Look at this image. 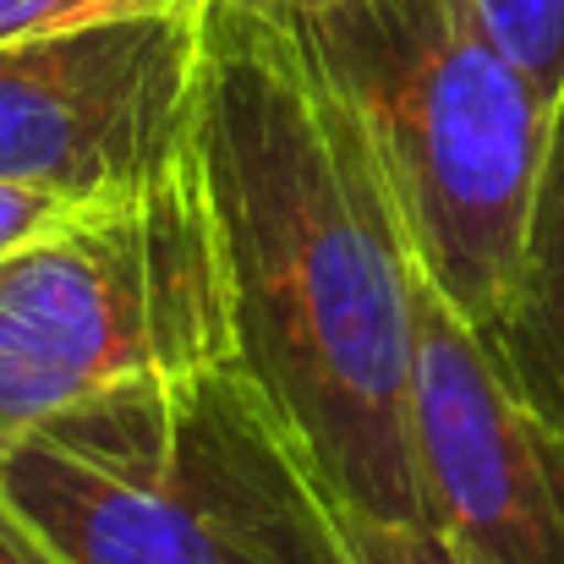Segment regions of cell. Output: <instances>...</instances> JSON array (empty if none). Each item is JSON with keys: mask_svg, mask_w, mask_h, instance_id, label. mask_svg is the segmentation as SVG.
Segmentation results:
<instances>
[{"mask_svg": "<svg viewBox=\"0 0 564 564\" xmlns=\"http://www.w3.org/2000/svg\"><path fill=\"white\" fill-rule=\"evenodd\" d=\"M203 171L236 362L351 521H427L416 471L422 263L357 110L296 22L214 0Z\"/></svg>", "mask_w": 564, "mask_h": 564, "instance_id": "obj_1", "label": "cell"}, {"mask_svg": "<svg viewBox=\"0 0 564 564\" xmlns=\"http://www.w3.org/2000/svg\"><path fill=\"white\" fill-rule=\"evenodd\" d=\"M0 505L55 564H357L351 516L236 357L39 422Z\"/></svg>", "mask_w": 564, "mask_h": 564, "instance_id": "obj_2", "label": "cell"}, {"mask_svg": "<svg viewBox=\"0 0 564 564\" xmlns=\"http://www.w3.org/2000/svg\"><path fill=\"white\" fill-rule=\"evenodd\" d=\"M357 110L433 291L482 335L505 313L554 99L471 0H346L296 22Z\"/></svg>", "mask_w": 564, "mask_h": 564, "instance_id": "obj_3", "label": "cell"}, {"mask_svg": "<svg viewBox=\"0 0 564 564\" xmlns=\"http://www.w3.org/2000/svg\"><path fill=\"white\" fill-rule=\"evenodd\" d=\"M236 357L225 241L203 149L0 258V460L66 405Z\"/></svg>", "mask_w": 564, "mask_h": 564, "instance_id": "obj_4", "label": "cell"}, {"mask_svg": "<svg viewBox=\"0 0 564 564\" xmlns=\"http://www.w3.org/2000/svg\"><path fill=\"white\" fill-rule=\"evenodd\" d=\"M214 0L0 44V176L132 197L203 149Z\"/></svg>", "mask_w": 564, "mask_h": 564, "instance_id": "obj_5", "label": "cell"}, {"mask_svg": "<svg viewBox=\"0 0 564 564\" xmlns=\"http://www.w3.org/2000/svg\"><path fill=\"white\" fill-rule=\"evenodd\" d=\"M416 471L427 527L466 564H564V427L538 416L488 340L416 296Z\"/></svg>", "mask_w": 564, "mask_h": 564, "instance_id": "obj_6", "label": "cell"}, {"mask_svg": "<svg viewBox=\"0 0 564 564\" xmlns=\"http://www.w3.org/2000/svg\"><path fill=\"white\" fill-rule=\"evenodd\" d=\"M482 340L505 368L510 389L538 416L564 427V94L554 105V132L521 241V269L505 296V313L494 318V329H482Z\"/></svg>", "mask_w": 564, "mask_h": 564, "instance_id": "obj_7", "label": "cell"}, {"mask_svg": "<svg viewBox=\"0 0 564 564\" xmlns=\"http://www.w3.org/2000/svg\"><path fill=\"white\" fill-rule=\"evenodd\" d=\"M499 50L560 105L564 94V0H471Z\"/></svg>", "mask_w": 564, "mask_h": 564, "instance_id": "obj_8", "label": "cell"}, {"mask_svg": "<svg viewBox=\"0 0 564 564\" xmlns=\"http://www.w3.org/2000/svg\"><path fill=\"white\" fill-rule=\"evenodd\" d=\"M116 203V197H105ZM105 203H88V197H72V192H50V187H28V182H6L0 176V258L50 236V230H66L77 225L83 214L105 208Z\"/></svg>", "mask_w": 564, "mask_h": 564, "instance_id": "obj_9", "label": "cell"}, {"mask_svg": "<svg viewBox=\"0 0 564 564\" xmlns=\"http://www.w3.org/2000/svg\"><path fill=\"white\" fill-rule=\"evenodd\" d=\"M165 6H192V0H0V44L110 22L132 11H165Z\"/></svg>", "mask_w": 564, "mask_h": 564, "instance_id": "obj_10", "label": "cell"}, {"mask_svg": "<svg viewBox=\"0 0 564 564\" xmlns=\"http://www.w3.org/2000/svg\"><path fill=\"white\" fill-rule=\"evenodd\" d=\"M357 564H466L427 521H351Z\"/></svg>", "mask_w": 564, "mask_h": 564, "instance_id": "obj_11", "label": "cell"}, {"mask_svg": "<svg viewBox=\"0 0 564 564\" xmlns=\"http://www.w3.org/2000/svg\"><path fill=\"white\" fill-rule=\"evenodd\" d=\"M219 6L258 11V17H280V22H302V17H318V11H329V6H346V0H219Z\"/></svg>", "mask_w": 564, "mask_h": 564, "instance_id": "obj_12", "label": "cell"}, {"mask_svg": "<svg viewBox=\"0 0 564 564\" xmlns=\"http://www.w3.org/2000/svg\"><path fill=\"white\" fill-rule=\"evenodd\" d=\"M0 564H55L17 521H11V510L0 505Z\"/></svg>", "mask_w": 564, "mask_h": 564, "instance_id": "obj_13", "label": "cell"}]
</instances>
